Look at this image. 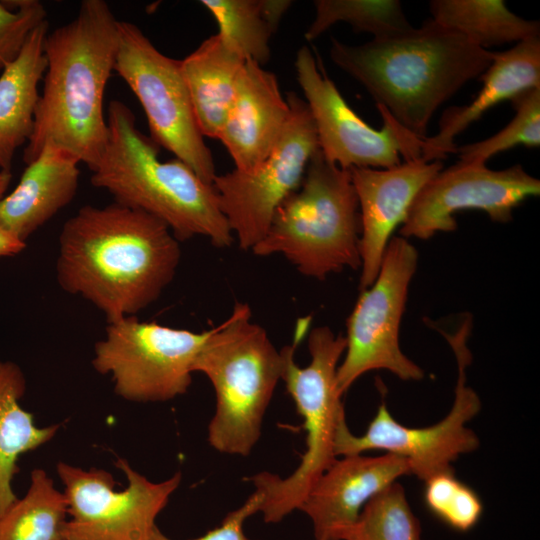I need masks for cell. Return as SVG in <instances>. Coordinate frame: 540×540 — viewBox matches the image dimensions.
I'll return each mask as SVG.
<instances>
[{"label": "cell", "instance_id": "cell-19", "mask_svg": "<svg viewBox=\"0 0 540 540\" xmlns=\"http://www.w3.org/2000/svg\"><path fill=\"white\" fill-rule=\"evenodd\" d=\"M480 79L482 87L473 101L447 108L439 120L438 132L423 139L424 161H441L449 153H455L456 136L489 109L526 89L540 88V36L494 52L490 66Z\"/></svg>", "mask_w": 540, "mask_h": 540}, {"label": "cell", "instance_id": "cell-7", "mask_svg": "<svg viewBox=\"0 0 540 540\" xmlns=\"http://www.w3.org/2000/svg\"><path fill=\"white\" fill-rule=\"evenodd\" d=\"M360 213L349 170L318 148L299 187L277 208L257 256L280 254L303 275L318 280L360 268Z\"/></svg>", "mask_w": 540, "mask_h": 540}, {"label": "cell", "instance_id": "cell-12", "mask_svg": "<svg viewBox=\"0 0 540 540\" xmlns=\"http://www.w3.org/2000/svg\"><path fill=\"white\" fill-rule=\"evenodd\" d=\"M290 115L274 149L257 167L216 175L212 186L219 208L243 250L265 236L279 205L302 182L319 148L317 131L305 100L289 93Z\"/></svg>", "mask_w": 540, "mask_h": 540}, {"label": "cell", "instance_id": "cell-3", "mask_svg": "<svg viewBox=\"0 0 540 540\" xmlns=\"http://www.w3.org/2000/svg\"><path fill=\"white\" fill-rule=\"evenodd\" d=\"M494 52L433 19L393 36L349 45L331 39L330 58L393 119L427 137L438 108L490 66Z\"/></svg>", "mask_w": 540, "mask_h": 540}, {"label": "cell", "instance_id": "cell-25", "mask_svg": "<svg viewBox=\"0 0 540 540\" xmlns=\"http://www.w3.org/2000/svg\"><path fill=\"white\" fill-rule=\"evenodd\" d=\"M68 505L43 470L31 472L27 493L0 517V540H65Z\"/></svg>", "mask_w": 540, "mask_h": 540}, {"label": "cell", "instance_id": "cell-28", "mask_svg": "<svg viewBox=\"0 0 540 540\" xmlns=\"http://www.w3.org/2000/svg\"><path fill=\"white\" fill-rule=\"evenodd\" d=\"M215 18L218 34L245 59L266 64L270 39L276 30L268 21L263 0H202Z\"/></svg>", "mask_w": 540, "mask_h": 540}, {"label": "cell", "instance_id": "cell-9", "mask_svg": "<svg viewBox=\"0 0 540 540\" xmlns=\"http://www.w3.org/2000/svg\"><path fill=\"white\" fill-rule=\"evenodd\" d=\"M114 71L141 104L149 137L212 184L213 156L198 127L180 60L161 53L134 23L119 20Z\"/></svg>", "mask_w": 540, "mask_h": 540}, {"label": "cell", "instance_id": "cell-6", "mask_svg": "<svg viewBox=\"0 0 540 540\" xmlns=\"http://www.w3.org/2000/svg\"><path fill=\"white\" fill-rule=\"evenodd\" d=\"M211 382L216 408L208 442L216 451L248 456L260 439L263 418L281 380L282 356L264 328L251 321L248 304L209 330L193 365Z\"/></svg>", "mask_w": 540, "mask_h": 540}, {"label": "cell", "instance_id": "cell-17", "mask_svg": "<svg viewBox=\"0 0 540 540\" xmlns=\"http://www.w3.org/2000/svg\"><path fill=\"white\" fill-rule=\"evenodd\" d=\"M407 474L409 462L398 455L342 456L315 482L299 510L310 519L315 540H335L371 498Z\"/></svg>", "mask_w": 540, "mask_h": 540}, {"label": "cell", "instance_id": "cell-26", "mask_svg": "<svg viewBox=\"0 0 540 540\" xmlns=\"http://www.w3.org/2000/svg\"><path fill=\"white\" fill-rule=\"evenodd\" d=\"M315 16L305 32L313 41L334 24H349L356 32H366L373 39L400 34L413 26L398 0H316Z\"/></svg>", "mask_w": 540, "mask_h": 540}, {"label": "cell", "instance_id": "cell-21", "mask_svg": "<svg viewBox=\"0 0 540 540\" xmlns=\"http://www.w3.org/2000/svg\"><path fill=\"white\" fill-rule=\"evenodd\" d=\"M48 21L31 33L17 59L0 75V171L11 172L16 151L30 139L46 70Z\"/></svg>", "mask_w": 540, "mask_h": 540}, {"label": "cell", "instance_id": "cell-2", "mask_svg": "<svg viewBox=\"0 0 540 540\" xmlns=\"http://www.w3.org/2000/svg\"><path fill=\"white\" fill-rule=\"evenodd\" d=\"M118 21L103 0H84L76 17L47 33L46 70L23 160L46 144L74 154L92 171L109 137L103 99L114 71Z\"/></svg>", "mask_w": 540, "mask_h": 540}, {"label": "cell", "instance_id": "cell-34", "mask_svg": "<svg viewBox=\"0 0 540 540\" xmlns=\"http://www.w3.org/2000/svg\"><path fill=\"white\" fill-rule=\"evenodd\" d=\"M12 180V173L0 171V199L5 195L7 188Z\"/></svg>", "mask_w": 540, "mask_h": 540}, {"label": "cell", "instance_id": "cell-30", "mask_svg": "<svg viewBox=\"0 0 540 540\" xmlns=\"http://www.w3.org/2000/svg\"><path fill=\"white\" fill-rule=\"evenodd\" d=\"M424 502L435 517L459 532L475 527L483 513L480 497L457 479L454 472L438 474L425 481Z\"/></svg>", "mask_w": 540, "mask_h": 540}, {"label": "cell", "instance_id": "cell-10", "mask_svg": "<svg viewBox=\"0 0 540 540\" xmlns=\"http://www.w3.org/2000/svg\"><path fill=\"white\" fill-rule=\"evenodd\" d=\"M209 330L194 332L127 316L107 322L93 368L110 375L115 393L133 402H163L187 392Z\"/></svg>", "mask_w": 540, "mask_h": 540}, {"label": "cell", "instance_id": "cell-24", "mask_svg": "<svg viewBox=\"0 0 540 540\" xmlns=\"http://www.w3.org/2000/svg\"><path fill=\"white\" fill-rule=\"evenodd\" d=\"M429 9L431 19L485 50L540 36L539 21L517 16L502 0H433Z\"/></svg>", "mask_w": 540, "mask_h": 540}, {"label": "cell", "instance_id": "cell-32", "mask_svg": "<svg viewBox=\"0 0 540 540\" xmlns=\"http://www.w3.org/2000/svg\"><path fill=\"white\" fill-rule=\"evenodd\" d=\"M263 494L259 489L247 498L237 509L229 512L214 529L202 536L191 540H256L249 538L244 532V524L252 515L259 513ZM149 540H173L166 536L157 526L152 531Z\"/></svg>", "mask_w": 540, "mask_h": 540}, {"label": "cell", "instance_id": "cell-5", "mask_svg": "<svg viewBox=\"0 0 540 540\" xmlns=\"http://www.w3.org/2000/svg\"><path fill=\"white\" fill-rule=\"evenodd\" d=\"M308 323V319L301 320L293 343L280 350L281 380L302 418L306 449L299 465L286 478L262 471L248 479L263 494L259 513L269 524L299 510L312 486L338 458L336 436L346 421L343 396L336 382L346 338L336 335L328 326L313 328L308 337L311 359L307 366L300 367L295 361V350L308 330Z\"/></svg>", "mask_w": 540, "mask_h": 540}, {"label": "cell", "instance_id": "cell-18", "mask_svg": "<svg viewBox=\"0 0 540 540\" xmlns=\"http://www.w3.org/2000/svg\"><path fill=\"white\" fill-rule=\"evenodd\" d=\"M290 106L275 74L247 59L218 139L237 170L257 167L274 149L289 119Z\"/></svg>", "mask_w": 540, "mask_h": 540}, {"label": "cell", "instance_id": "cell-29", "mask_svg": "<svg viewBox=\"0 0 540 540\" xmlns=\"http://www.w3.org/2000/svg\"><path fill=\"white\" fill-rule=\"evenodd\" d=\"M513 119L491 137L456 148L462 163L486 164L494 155L515 146L540 145V88L526 89L510 100Z\"/></svg>", "mask_w": 540, "mask_h": 540}, {"label": "cell", "instance_id": "cell-8", "mask_svg": "<svg viewBox=\"0 0 540 540\" xmlns=\"http://www.w3.org/2000/svg\"><path fill=\"white\" fill-rule=\"evenodd\" d=\"M472 326L471 315L464 317L454 332L432 326L451 346L458 367L453 405L442 420L423 428L406 427L394 419L383 401L363 435L352 434L346 421L341 424L335 441L337 457L382 450L406 458L411 474L424 482L454 472L452 463L480 444L475 432L466 426L482 407L478 394L467 385L466 370L472 360L467 341Z\"/></svg>", "mask_w": 540, "mask_h": 540}, {"label": "cell", "instance_id": "cell-27", "mask_svg": "<svg viewBox=\"0 0 540 540\" xmlns=\"http://www.w3.org/2000/svg\"><path fill=\"white\" fill-rule=\"evenodd\" d=\"M335 540H422L421 525L396 481L371 498Z\"/></svg>", "mask_w": 540, "mask_h": 540}, {"label": "cell", "instance_id": "cell-23", "mask_svg": "<svg viewBox=\"0 0 540 540\" xmlns=\"http://www.w3.org/2000/svg\"><path fill=\"white\" fill-rule=\"evenodd\" d=\"M25 391L20 366L0 361V517L18 499L12 481L19 471V457L50 441L60 428V424L35 425L33 415L20 405Z\"/></svg>", "mask_w": 540, "mask_h": 540}, {"label": "cell", "instance_id": "cell-15", "mask_svg": "<svg viewBox=\"0 0 540 540\" xmlns=\"http://www.w3.org/2000/svg\"><path fill=\"white\" fill-rule=\"evenodd\" d=\"M540 181L520 164L493 170L486 164L456 162L431 178L415 197L400 236L426 240L457 229L455 214L481 210L493 222L507 223L514 209L538 196Z\"/></svg>", "mask_w": 540, "mask_h": 540}, {"label": "cell", "instance_id": "cell-13", "mask_svg": "<svg viewBox=\"0 0 540 540\" xmlns=\"http://www.w3.org/2000/svg\"><path fill=\"white\" fill-rule=\"evenodd\" d=\"M115 466L128 481L122 491L115 490L117 483L106 470L57 464L70 517L65 540H149L156 518L181 483V472L152 482L123 458Z\"/></svg>", "mask_w": 540, "mask_h": 540}, {"label": "cell", "instance_id": "cell-11", "mask_svg": "<svg viewBox=\"0 0 540 540\" xmlns=\"http://www.w3.org/2000/svg\"><path fill=\"white\" fill-rule=\"evenodd\" d=\"M418 252L404 237H393L374 282L361 290L347 320L346 349L336 375L343 396L367 372L387 370L403 381H418L424 371L401 350L399 333Z\"/></svg>", "mask_w": 540, "mask_h": 540}, {"label": "cell", "instance_id": "cell-33", "mask_svg": "<svg viewBox=\"0 0 540 540\" xmlns=\"http://www.w3.org/2000/svg\"><path fill=\"white\" fill-rule=\"evenodd\" d=\"M27 243L0 226V258L11 257L21 253Z\"/></svg>", "mask_w": 540, "mask_h": 540}, {"label": "cell", "instance_id": "cell-1", "mask_svg": "<svg viewBox=\"0 0 540 540\" xmlns=\"http://www.w3.org/2000/svg\"><path fill=\"white\" fill-rule=\"evenodd\" d=\"M179 240L157 218L116 202L85 205L59 234L56 279L93 304L107 322L135 316L173 280Z\"/></svg>", "mask_w": 540, "mask_h": 540}, {"label": "cell", "instance_id": "cell-4", "mask_svg": "<svg viewBox=\"0 0 540 540\" xmlns=\"http://www.w3.org/2000/svg\"><path fill=\"white\" fill-rule=\"evenodd\" d=\"M107 124L106 148L91 171L93 186L106 190L113 202L157 218L179 241L203 236L219 248L232 245L212 184L177 158L161 161L160 147L137 128L122 101L110 102Z\"/></svg>", "mask_w": 540, "mask_h": 540}, {"label": "cell", "instance_id": "cell-14", "mask_svg": "<svg viewBox=\"0 0 540 540\" xmlns=\"http://www.w3.org/2000/svg\"><path fill=\"white\" fill-rule=\"evenodd\" d=\"M295 70L327 161L349 170L390 168L402 159H422L424 138L404 129L382 106H376L381 129L371 127L347 104L308 46L298 50Z\"/></svg>", "mask_w": 540, "mask_h": 540}, {"label": "cell", "instance_id": "cell-16", "mask_svg": "<svg viewBox=\"0 0 540 540\" xmlns=\"http://www.w3.org/2000/svg\"><path fill=\"white\" fill-rule=\"evenodd\" d=\"M442 169V161L421 158L390 168L349 169L360 213L361 290L376 279L392 234L404 223L417 194Z\"/></svg>", "mask_w": 540, "mask_h": 540}, {"label": "cell", "instance_id": "cell-20", "mask_svg": "<svg viewBox=\"0 0 540 540\" xmlns=\"http://www.w3.org/2000/svg\"><path fill=\"white\" fill-rule=\"evenodd\" d=\"M79 163L68 150L46 144L27 164L13 191L0 199V226L26 243L74 199L79 186Z\"/></svg>", "mask_w": 540, "mask_h": 540}, {"label": "cell", "instance_id": "cell-31", "mask_svg": "<svg viewBox=\"0 0 540 540\" xmlns=\"http://www.w3.org/2000/svg\"><path fill=\"white\" fill-rule=\"evenodd\" d=\"M37 0L0 1V71L14 62L31 33L47 20Z\"/></svg>", "mask_w": 540, "mask_h": 540}, {"label": "cell", "instance_id": "cell-22", "mask_svg": "<svg viewBox=\"0 0 540 540\" xmlns=\"http://www.w3.org/2000/svg\"><path fill=\"white\" fill-rule=\"evenodd\" d=\"M246 60L218 33L180 60L194 115L204 137L218 139Z\"/></svg>", "mask_w": 540, "mask_h": 540}]
</instances>
